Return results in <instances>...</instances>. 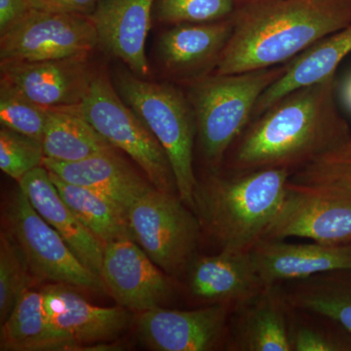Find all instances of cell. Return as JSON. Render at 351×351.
Listing matches in <instances>:
<instances>
[{
  "mask_svg": "<svg viewBox=\"0 0 351 351\" xmlns=\"http://www.w3.org/2000/svg\"><path fill=\"white\" fill-rule=\"evenodd\" d=\"M32 274L24 252L8 230L0 233V323H3L27 289Z\"/></svg>",
  "mask_w": 351,
  "mask_h": 351,
  "instance_id": "28",
  "label": "cell"
},
{
  "mask_svg": "<svg viewBox=\"0 0 351 351\" xmlns=\"http://www.w3.org/2000/svg\"><path fill=\"white\" fill-rule=\"evenodd\" d=\"M49 108L27 98L18 88L1 78L0 83V123L43 143Z\"/></svg>",
  "mask_w": 351,
  "mask_h": 351,
  "instance_id": "29",
  "label": "cell"
},
{
  "mask_svg": "<svg viewBox=\"0 0 351 351\" xmlns=\"http://www.w3.org/2000/svg\"><path fill=\"white\" fill-rule=\"evenodd\" d=\"M43 166L69 184L107 196L125 210L126 214L136 200L154 188L120 158L114 149L76 162L44 158Z\"/></svg>",
  "mask_w": 351,
  "mask_h": 351,
  "instance_id": "21",
  "label": "cell"
},
{
  "mask_svg": "<svg viewBox=\"0 0 351 351\" xmlns=\"http://www.w3.org/2000/svg\"><path fill=\"white\" fill-rule=\"evenodd\" d=\"M43 145L45 158L58 162H76L115 149L83 117L78 105L49 108Z\"/></svg>",
  "mask_w": 351,
  "mask_h": 351,
  "instance_id": "23",
  "label": "cell"
},
{
  "mask_svg": "<svg viewBox=\"0 0 351 351\" xmlns=\"http://www.w3.org/2000/svg\"><path fill=\"white\" fill-rule=\"evenodd\" d=\"M232 29V18L203 24L175 25L159 39V57L171 73L195 82L215 71Z\"/></svg>",
  "mask_w": 351,
  "mask_h": 351,
  "instance_id": "19",
  "label": "cell"
},
{
  "mask_svg": "<svg viewBox=\"0 0 351 351\" xmlns=\"http://www.w3.org/2000/svg\"><path fill=\"white\" fill-rule=\"evenodd\" d=\"M215 73L274 68L351 24V0H241Z\"/></svg>",
  "mask_w": 351,
  "mask_h": 351,
  "instance_id": "2",
  "label": "cell"
},
{
  "mask_svg": "<svg viewBox=\"0 0 351 351\" xmlns=\"http://www.w3.org/2000/svg\"><path fill=\"white\" fill-rule=\"evenodd\" d=\"M297 237L351 244V188L289 181L282 205L263 239Z\"/></svg>",
  "mask_w": 351,
  "mask_h": 351,
  "instance_id": "9",
  "label": "cell"
},
{
  "mask_svg": "<svg viewBox=\"0 0 351 351\" xmlns=\"http://www.w3.org/2000/svg\"><path fill=\"white\" fill-rule=\"evenodd\" d=\"M292 351H351V334L323 314L291 306Z\"/></svg>",
  "mask_w": 351,
  "mask_h": 351,
  "instance_id": "27",
  "label": "cell"
},
{
  "mask_svg": "<svg viewBox=\"0 0 351 351\" xmlns=\"http://www.w3.org/2000/svg\"><path fill=\"white\" fill-rule=\"evenodd\" d=\"M309 184H337L351 188V138L291 177Z\"/></svg>",
  "mask_w": 351,
  "mask_h": 351,
  "instance_id": "32",
  "label": "cell"
},
{
  "mask_svg": "<svg viewBox=\"0 0 351 351\" xmlns=\"http://www.w3.org/2000/svg\"><path fill=\"white\" fill-rule=\"evenodd\" d=\"M241 0H156L154 14L164 24H203L232 19Z\"/></svg>",
  "mask_w": 351,
  "mask_h": 351,
  "instance_id": "30",
  "label": "cell"
},
{
  "mask_svg": "<svg viewBox=\"0 0 351 351\" xmlns=\"http://www.w3.org/2000/svg\"><path fill=\"white\" fill-rule=\"evenodd\" d=\"M126 216L131 239L168 276L184 278L203 235L195 212L179 195L154 188L136 200Z\"/></svg>",
  "mask_w": 351,
  "mask_h": 351,
  "instance_id": "6",
  "label": "cell"
},
{
  "mask_svg": "<svg viewBox=\"0 0 351 351\" xmlns=\"http://www.w3.org/2000/svg\"><path fill=\"white\" fill-rule=\"evenodd\" d=\"M1 75L45 108L77 106L93 82L87 56L40 62L1 61Z\"/></svg>",
  "mask_w": 351,
  "mask_h": 351,
  "instance_id": "14",
  "label": "cell"
},
{
  "mask_svg": "<svg viewBox=\"0 0 351 351\" xmlns=\"http://www.w3.org/2000/svg\"><path fill=\"white\" fill-rule=\"evenodd\" d=\"M291 177L284 170L208 172L198 180L193 208L202 234L219 251L251 252L278 213Z\"/></svg>",
  "mask_w": 351,
  "mask_h": 351,
  "instance_id": "3",
  "label": "cell"
},
{
  "mask_svg": "<svg viewBox=\"0 0 351 351\" xmlns=\"http://www.w3.org/2000/svg\"><path fill=\"white\" fill-rule=\"evenodd\" d=\"M336 75L295 89L252 119L221 172L284 170L294 175L351 138L337 103Z\"/></svg>",
  "mask_w": 351,
  "mask_h": 351,
  "instance_id": "1",
  "label": "cell"
},
{
  "mask_svg": "<svg viewBox=\"0 0 351 351\" xmlns=\"http://www.w3.org/2000/svg\"><path fill=\"white\" fill-rule=\"evenodd\" d=\"M156 0H101L89 16L99 43L144 77L149 73L145 43Z\"/></svg>",
  "mask_w": 351,
  "mask_h": 351,
  "instance_id": "18",
  "label": "cell"
},
{
  "mask_svg": "<svg viewBox=\"0 0 351 351\" xmlns=\"http://www.w3.org/2000/svg\"><path fill=\"white\" fill-rule=\"evenodd\" d=\"M265 286L302 280L309 277L351 269V244L289 243L263 239L251 251Z\"/></svg>",
  "mask_w": 351,
  "mask_h": 351,
  "instance_id": "16",
  "label": "cell"
},
{
  "mask_svg": "<svg viewBox=\"0 0 351 351\" xmlns=\"http://www.w3.org/2000/svg\"><path fill=\"white\" fill-rule=\"evenodd\" d=\"M32 8L44 12L90 16L101 0H29Z\"/></svg>",
  "mask_w": 351,
  "mask_h": 351,
  "instance_id": "33",
  "label": "cell"
},
{
  "mask_svg": "<svg viewBox=\"0 0 351 351\" xmlns=\"http://www.w3.org/2000/svg\"><path fill=\"white\" fill-rule=\"evenodd\" d=\"M73 288L53 283L43 289L48 322L61 350H84L115 338L128 326V309L94 306Z\"/></svg>",
  "mask_w": 351,
  "mask_h": 351,
  "instance_id": "13",
  "label": "cell"
},
{
  "mask_svg": "<svg viewBox=\"0 0 351 351\" xmlns=\"http://www.w3.org/2000/svg\"><path fill=\"white\" fill-rule=\"evenodd\" d=\"M189 294L204 304L237 309L265 287L251 252L219 251L198 254L186 274Z\"/></svg>",
  "mask_w": 351,
  "mask_h": 351,
  "instance_id": "15",
  "label": "cell"
},
{
  "mask_svg": "<svg viewBox=\"0 0 351 351\" xmlns=\"http://www.w3.org/2000/svg\"><path fill=\"white\" fill-rule=\"evenodd\" d=\"M19 188L32 207L69 245L83 265L101 277L105 245L83 225L64 203L44 166L27 173Z\"/></svg>",
  "mask_w": 351,
  "mask_h": 351,
  "instance_id": "20",
  "label": "cell"
},
{
  "mask_svg": "<svg viewBox=\"0 0 351 351\" xmlns=\"http://www.w3.org/2000/svg\"><path fill=\"white\" fill-rule=\"evenodd\" d=\"M32 10L29 0H0V36Z\"/></svg>",
  "mask_w": 351,
  "mask_h": 351,
  "instance_id": "34",
  "label": "cell"
},
{
  "mask_svg": "<svg viewBox=\"0 0 351 351\" xmlns=\"http://www.w3.org/2000/svg\"><path fill=\"white\" fill-rule=\"evenodd\" d=\"M350 53L351 24L321 39L286 64L283 75L261 96L253 119L290 92L336 75L339 64Z\"/></svg>",
  "mask_w": 351,
  "mask_h": 351,
  "instance_id": "22",
  "label": "cell"
},
{
  "mask_svg": "<svg viewBox=\"0 0 351 351\" xmlns=\"http://www.w3.org/2000/svg\"><path fill=\"white\" fill-rule=\"evenodd\" d=\"M5 221L7 230L24 252L32 276L80 290L108 292L103 279L83 265L20 188L7 203Z\"/></svg>",
  "mask_w": 351,
  "mask_h": 351,
  "instance_id": "8",
  "label": "cell"
},
{
  "mask_svg": "<svg viewBox=\"0 0 351 351\" xmlns=\"http://www.w3.org/2000/svg\"><path fill=\"white\" fill-rule=\"evenodd\" d=\"M78 110L110 145L140 166L154 188L178 195L174 172L163 147L105 75H95Z\"/></svg>",
  "mask_w": 351,
  "mask_h": 351,
  "instance_id": "7",
  "label": "cell"
},
{
  "mask_svg": "<svg viewBox=\"0 0 351 351\" xmlns=\"http://www.w3.org/2000/svg\"><path fill=\"white\" fill-rule=\"evenodd\" d=\"M43 143L11 130L0 128V169L19 182L27 173L43 165Z\"/></svg>",
  "mask_w": 351,
  "mask_h": 351,
  "instance_id": "31",
  "label": "cell"
},
{
  "mask_svg": "<svg viewBox=\"0 0 351 351\" xmlns=\"http://www.w3.org/2000/svg\"><path fill=\"white\" fill-rule=\"evenodd\" d=\"M115 87L163 147L174 172L178 195L193 211L198 182L193 168L197 129L188 97L178 88L145 82L124 69L117 73Z\"/></svg>",
  "mask_w": 351,
  "mask_h": 351,
  "instance_id": "5",
  "label": "cell"
},
{
  "mask_svg": "<svg viewBox=\"0 0 351 351\" xmlns=\"http://www.w3.org/2000/svg\"><path fill=\"white\" fill-rule=\"evenodd\" d=\"M341 99H343L346 108L351 112V75L346 80L343 89H341Z\"/></svg>",
  "mask_w": 351,
  "mask_h": 351,
  "instance_id": "35",
  "label": "cell"
},
{
  "mask_svg": "<svg viewBox=\"0 0 351 351\" xmlns=\"http://www.w3.org/2000/svg\"><path fill=\"white\" fill-rule=\"evenodd\" d=\"M234 309L225 304L188 311L156 307L138 313L141 341L156 351L226 350Z\"/></svg>",
  "mask_w": 351,
  "mask_h": 351,
  "instance_id": "11",
  "label": "cell"
},
{
  "mask_svg": "<svg viewBox=\"0 0 351 351\" xmlns=\"http://www.w3.org/2000/svg\"><path fill=\"white\" fill-rule=\"evenodd\" d=\"M101 278L120 306L137 313L162 306L175 294L174 278L132 239L106 245Z\"/></svg>",
  "mask_w": 351,
  "mask_h": 351,
  "instance_id": "12",
  "label": "cell"
},
{
  "mask_svg": "<svg viewBox=\"0 0 351 351\" xmlns=\"http://www.w3.org/2000/svg\"><path fill=\"white\" fill-rule=\"evenodd\" d=\"M0 36L1 61L40 62L88 56L99 43L89 16L34 9Z\"/></svg>",
  "mask_w": 351,
  "mask_h": 351,
  "instance_id": "10",
  "label": "cell"
},
{
  "mask_svg": "<svg viewBox=\"0 0 351 351\" xmlns=\"http://www.w3.org/2000/svg\"><path fill=\"white\" fill-rule=\"evenodd\" d=\"M282 286L291 306L326 315L351 334V269L325 272Z\"/></svg>",
  "mask_w": 351,
  "mask_h": 351,
  "instance_id": "24",
  "label": "cell"
},
{
  "mask_svg": "<svg viewBox=\"0 0 351 351\" xmlns=\"http://www.w3.org/2000/svg\"><path fill=\"white\" fill-rule=\"evenodd\" d=\"M285 68L284 64L228 75L213 73L191 83L188 98L208 172H221L228 152L253 119L261 96Z\"/></svg>",
  "mask_w": 351,
  "mask_h": 351,
  "instance_id": "4",
  "label": "cell"
},
{
  "mask_svg": "<svg viewBox=\"0 0 351 351\" xmlns=\"http://www.w3.org/2000/svg\"><path fill=\"white\" fill-rule=\"evenodd\" d=\"M49 174L64 203L105 246L131 239L126 211L114 201L93 189L69 184L50 171Z\"/></svg>",
  "mask_w": 351,
  "mask_h": 351,
  "instance_id": "25",
  "label": "cell"
},
{
  "mask_svg": "<svg viewBox=\"0 0 351 351\" xmlns=\"http://www.w3.org/2000/svg\"><path fill=\"white\" fill-rule=\"evenodd\" d=\"M290 309L282 284L265 286L233 311L226 350L292 351Z\"/></svg>",
  "mask_w": 351,
  "mask_h": 351,
  "instance_id": "17",
  "label": "cell"
},
{
  "mask_svg": "<svg viewBox=\"0 0 351 351\" xmlns=\"http://www.w3.org/2000/svg\"><path fill=\"white\" fill-rule=\"evenodd\" d=\"M0 350H61L48 322L43 290L29 288L21 295L12 313L1 323Z\"/></svg>",
  "mask_w": 351,
  "mask_h": 351,
  "instance_id": "26",
  "label": "cell"
}]
</instances>
